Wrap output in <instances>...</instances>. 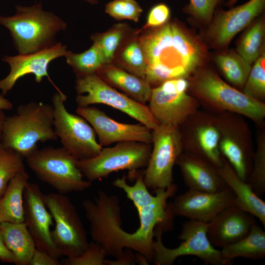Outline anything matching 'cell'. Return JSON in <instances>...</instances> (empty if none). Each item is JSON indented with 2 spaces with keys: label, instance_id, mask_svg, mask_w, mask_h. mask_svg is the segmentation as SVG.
<instances>
[{
  "label": "cell",
  "instance_id": "obj_33",
  "mask_svg": "<svg viewBox=\"0 0 265 265\" xmlns=\"http://www.w3.org/2000/svg\"><path fill=\"white\" fill-rule=\"evenodd\" d=\"M254 192L259 196L265 192V134L258 137L257 148L254 153L251 172L246 180Z\"/></svg>",
  "mask_w": 265,
  "mask_h": 265
},
{
  "label": "cell",
  "instance_id": "obj_2",
  "mask_svg": "<svg viewBox=\"0 0 265 265\" xmlns=\"http://www.w3.org/2000/svg\"><path fill=\"white\" fill-rule=\"evenodd\" d=\"M53 106L31 102L17 108L16 113L6 117L1 142L27 158L38 149V142L56 141Z\"/></svg>",
  "mask_w": 265,
  "mask_h": 265
},
{
  "label": "cell",
  "instance_id": "obj_39",
  "mask_svg": "<svg viewBox=\"0 0 265 265\" xmlns=\"http://www.w3.org/2000/svg\"><path fill=\"white\" fill-rule=\"evenodd\" d=\"M224 0H189L185 11L195 19L206 23L212 21L217 6Z\"/></svg>",
  "mask_w": 265,
  "mask_h": 265
},
{
  "label": "cell",
  "instance_id": "obj_20",
  "mask_svg": "<svg viewBox=\"0 0 265 265\" xmlns=\"http://www.w3.org/2000/svg\"><path fill=\"white\" fill-rule=\"evenodd\" d=\"M256 223L254 216L233 204L207 223V236L213 246L222 248L244 237Z\"/></svg>",
  "mask_w": 265,
  "mask_h": 265
},
{
  "label": "cell",
  "instance_id": "obj_41",
  "mask_svg": "<svg viewBox=\"0 0 265 265\" xmlns=\"http://www.w3.org/2000/svg\"><path fill=\"white\" fill-rule=\"evenodd\" d=\"M138 264L137 253L132 250L126 248L122 254L113 260L106 259L105 265H133Z\"/></svg>",
  "mask_w": 265,
  "mask_h": 265
},
{
  "label": "cell",
  "instance_id": "obj_32",
  "mask_svg": "<svg viewBox=\"0 0 265 265\" xmlns=\"http://www.w3.org/2000/svg\"><path fill=\"white\" fill-rule=\"evenodd\" d=\"M143 172L137 174L135 182L132 186L128 184L125 175L121 178L116 179L112 183L114 186L121 189L125 192L136 210L149 205L156 198V194L153 195L148 191V187L143 180Z\"/></svg>",
  "mask_w": 265,
  "mask_h": 265
},
{
  "label": "cell",
  "instance_id": "obj_10",
  "mask_svg": "<svg viewBox=\"0 0 265 265\" xmlns=\"http://www.w3.org/2000/svg\"><path fill=\"white\" fill-rule=\"evenodd\" d=\"M44 203L55 222L53 241L62 256L80 255L89 243L82 222L71 200L64 194H43Z\"/></svg>",
  "mask_w": 265,
  "mask_h": 265
},
{
  "label": "cell",
  "instance_id": "obj_46",
  "mask_svg": "<svg viewBox=\"0 0 265 265\" xmlns=\"http://www.w3.org/2000/svg\"><path fill=\"white\" fill-rule=\"evenodd\" d=\"M238 0H228L227 2V5L228 6H232L234 5Z\"/></svg>",
  "mask_w": 265,
  "mask_h": 265
},
{
  "label": "cell",
  "instance_id": "obj_37",
  "mask_svg": "<svg viewBox=\"0 0 265 265\" xmlns=\"http://www.w3.org/2000/svg\"><path fill=\"white\" fill-rule=\"evenodd\" d=\"M106 12L116 19L137 22L142 9L134 0H113L106 6Z\"/></svg>",
  "mask_w": 265,
  "mask_h": 265
},
{
  "label": "cell",
  "instance_id": "obj_40",
  "mask_svg": "<svg viewBox=\"0 0 265 265\" xmlns=\"http://www.w3.org/2000/svg\"><path fill=\"white\" fill-rule=\"evenodd\" d=\"M170 9L164 3H159L153 7L149 12L145 27H155L165 23L170 16Z\"/></svg>",
  "mask_w": 265,
  "mask_h": 265
},
{
  "label": "cell",
  "instance_id": "obj_44",
  "mask_svg": "<svg viewBox=\"0 0 265 265\" xmlns=\"http://www.w3.org/2000/svg\"><path fill=\"white\" fill-rule=\"evenodd\" d=\"M12 108V103L3 95H0V109L10 110Z\"/></svg>",
  "mask_w": 265,
  "mask_h": 265
},
{
  "label": "cell",
  "instance_id": "obj_6",
  "mask_svg": "<svg viewBox=\"0 0 265 265\" xmlns=\"http://www.w3.org/2000/svg\"><path fill=\"white\" fill-rule=\"evenodd\" d=\"M166 231L164 224L155 227L153 242V262L156 265H172L182 256L197 257L205 264L226 265L232 263L223 258L220 250L212 245L207 236V223L188 219L183 223L178 239L182 241L176 248L166 247L162 241V235Z\"/></svg>",
  "mask_w": 265,
  "mask_h": 265
},
{
  "label": "cell",
  "instance_id": "obj_45",
  "mask_svg": "<svg viewBox=\"0 0 265 265\" xmlns=\"http://www.w3.org/2000/svg\"><path fill=\"white\" fill-rule=\"evenodd\" d=\"M6 117L3 110L0 109V141H1L4 123Z\"/></svg>",
  "mask_w": 265,
  "mask_h": 265
},
{
  "label": "cell",
  "instance_id": "obj_21",
  "mask_svg": "<svg viewBox=\"0 0 265 265\" xmlns=\"http://www.w3.org/2000/svg\"><path fill=\"white\" fill-rule=\"evenodd\" d=\"M176 164L188 189L214 192L227 186L215 167L191 153L183 152Z\"/></svg>",
  "mask_w": 265,
  "mask_h": 265
},
{
  "label": "cell",
  "instance_id": "obj_23",
  "mask_svg": "<svg viewBox=\"0 0 265 265\" xmlns=\"http://www.w3.org/2000/svg\"><path fill=\"white\" fill-rule=\"evenodd\" d=\"M216 169L227 186L234 194V205L257 218L265 227V202L254 192L247 182L238 176L225 158L222 165Z\"/></svg>",
  "mask_w": 265,
  "mask_h": 265
},
{
  "label": "cell",
  "instance_id": "obj_13",
  "mask_svg": "<svg viewBox=\"0 0 265 265\" xmlns=\"http://www.w3.org/2000/svg\"><path fill=\"white\" fill-rule=\"evenodd\" d=\"M189 82L178 78L152 88L149 109L159 124L180 126L196 113L198 100L186 93Z\"/></svg>",
  "mask_w": 265,
  "mask_h": 265
},
{
  "label": "cell",
  "instance_id": "obj_35",
  "mask_svg": "<svg viewBox=\"0 0 265 265\" xmlns=\"http://www.w3.org/2000/svg\"><path fill=\"white\" fill-rule=\"evenodd\" d=\"M122 58L131 74L145 79L147 63L138 43L133 42L128 45L123 52Z\"/></svg>",
  "mask_w": 265,
  "mask_h": 265
},
{
  "label": "cell",
  "instance_id": "obj_19",
  "mask_svg": "<svg viewBox=\"0 0 265 265\" xmlns=\"http://www.w3.org/2000/svg\"><path fill=\"white\" fill-rule=\"evenodd\" d=\"M265 7V0H250L230 10L215 11L208 31L210 39L218 47L227 45L263 12Z\"/></svg>",
  "mask_w": 265,
  "mask_h": 265
},
{
  "label": "cell",
  "instance_id": "obj_11",
  "mask_svg": "<svg viewBox=\"0 0 265 265\" xmlns=\"http://www.w3.org/2000/svg\"><path fill=\"white\" fill-rule=\"evenodd\" d=\"M76 89L78 107L105 104L126 113L152 130L159 124L148 106L119 92L96 74L78 77Z\"/></svg>",
  "mask_w": 265,
  "mask_h": 265
},
{
  "label": "cell",
  "instance_id": "obj_17",
  "mask_svg": "<svg viewBox=\"0 0 265 265\" xmlns=\"http://www.w3.org/2000/svg\"><path fill=\"white\" fill-rule=\"evenodd\" d=\"M76 111L92 127L102 147L124 141L152 143V130L142 124L118 122L95 106L78 107Z\"/></svg>",
  "mask_w": 265,
  "mask_h": 265
},
{
  "label": "cell",
  "instance_id": "obj_12",
  "mask_svg": "<svg viewBox=\"0 0 265 265\" xmlns=\"http://www.w3.org/2000/svg\"><path fill=\"white\" fill-rule=\"evenodd\" d=\"M66 99L65 95L58 92L52 98L55 132L62 147L78 160L94 157L103 148L97 140L95 132L84 118L67 110L64 104Z\"/></svg>",
  "mask_w": 265,
  "mask_h": 265
},
{
  "label": "cell",
  "instance_id": "obj_42",
  "mask_svg": "<svg viewBox=\"0 0 265 265\" xmlns=\"http://www.w3.org/2000/svg\"><path fill=\"white\" fill-rule=\"evenodd\" d=\"M60 262L48 254L35 248L30 265H59Z\"/></svg>",
  "mask_w": 265,
  "mask_h": 265
},
{
  "label": "cell",
  "instance_id": "obj_34",
  "mask_svg": "<svg viewBox=\"0 0 265 265\" xmlns=\"http://www.w3.org/2000/svg\"><path fill=\"white\" fill-rule=\"evenodd\" d=\"M243 93L263 102L265 97V54L264 52L254 62L243 86Z\"/></svg>",
  "mask_w": 265,
  "mask_h": 265
},
{
  "label": "cell",
  "instance_id": "obj_36",
  "mask_svg": "<svg viewBox=\"0 0 265 265\" xmlns=\"http://www.w3.org/2000/svg\"><path fill=\"white\" fill-rule=\"evenodd\" d=\"M107 254L99 243L89 242L86 249L79 256L67 257L62 263L65 265H105Z\"/></svg>",
  "mask_w": 265,
  "mask_h": 265
},
{
  "label": "cell",
  "instance_id": "obj_5",
  "mask_svg": "<svg viewBox=\"0 0 265 265\" xmlns=\"http://www.w3.org/2000/svg\"><path fill=\"white\" fill-rule=\"evenodd\" d=\"M82 206L90 225L92 240L104 248L107 256L119 257L128 248L130 233L122 227L118 196L100 190L93 200H83Z\"/></svg>",
  "mask_w": 265,
  "mask_h": 265
},
{
  "label": "cell",
  "instance_id": "obj_4",
  "mask_svg": "<svg viewBox=\"0 0 265 265\" xmlns=\"http://www.w3.org/2000/svg\"><path fill=\"white\" fill-rule=\"evenodd\" d=\"M197 100L219 110L244 116L257 123L265 117V104L228 84L213 71L200 68L189 81Z\"/></svg>",
  "mask_w": 265,
  "mask_h": 265
},
{
  "label": "cell",
  "instance_id": "obj_30",
  "mask_svg": "<svg viewBox=\"0 0 265 265\" xmlns=\"http://www.w3.org/2000/svg\"><path fill=\"white\" fill-rule=\"evenodd\" d=\"M67 63L73 67L78 77L89 74H96L105 64L102 52L94 42L87 51L80 53L67 51L65 55Z\"/></svg>",
  "mask_w": 265,
  "mask_h": 265
},
{
  "label": "cell",
  "instance_id": "obj_22",
  "mask_svg": "<svg viewBox=\"0 0 265 265\" xmlns=\"http://www.w3.org/2000/svg\"><path fill=\"white\" fill-rule=\"evenodd\" d=\"M200 121L192 127L191 141L193 145L188 146L186 152L217 168L222 165L224 159L219 148L221 132L218 119L205 117Z\"/></svg>",
  "mask_w": 265,
  "mask_h": 265
},
{
  "label": "cell",
  "instance_id": "obj_25",
  "mask_svg": "<svg viewBox=\"0 0 265 265\" xmlns=\"http://www.w3.org/2000/svg\"><path fill=\"white\" fill-rule=\"evenodd\" d=\"M97 75L108 84L119 88L125 95L143 105L149 101L152 87L144 79L111 66L104 69Z\"/></svg>",
  "mask_w": 265,
  "mask_h": 265
},
{
  "label": "cell",
  "instance_id": "obj_1",
  "mask_svg": "<svg viewBox=\"0 0 265 265\" xmlns=\"http://www.w3.org/2000/svg\"><path fill=\"white\" fill-rule=\"evenodd\" d=\"M140 46L147 65H160L184 72L188 78L202 68L207 51L196 37L167 23L145 36Z\"/></svg>",
  "mask_w": 265,
  "mask_h": 265
},
{
  "label": "cell",
  "instance_id": "obj_47",
  "mask_svg": "<svg viewBox=\"0 0 265 265\" xmlns=\"http://www.w3.org/2000/svg\"><path fill=\"white\" fill-rule=\"evenodd\" d=\"M85 0L92 2V3H94L96 1V0Z\"/></svg>",
  "mask_w": 265,
  "mask_h": 265
},
{
  "label": "cell",
  "instance_id": "obj_31",
  "mask_svg": "<svg viewBox=\"0 0 265 265\" xmlns=\"http://www.w3.org/2000/svg\"><path fill=\"white\" fill-rule=\"evenodd\" d=\"M24 159L21 155L7 147L0 141V197L11 179L25 169Z\"/></svg>",
  "mask_w": 265,
  "mask_h": 265
},
{
  "label": "cell",
  "instance_id": "obj_24",
  "mask_svg": "<svg viewBox=\"0 0 265 265\" xmlns=\"http://www.w3.org/2000/svg\"><path fill=\"white\" fill-rule=\"evenodd\" d=\"M28 180V174L24 169L9 183L0 197V223L24 222V191Z\"/></svg>",
  "mask_w": 265,
  "mask_h": 265
},
{
  "label": "cell",
  "instance_id": "obj_7",
  "mask_svg": "<svg viewBox=\"0 0 265 265\" xmlns=\"http://www.w3.org/2000/svg\"><path fill=\"white\" fill-rule=\"evenodd\" d=\"M26 159L38 178L59 193L81 192L91 186V182L84 180L78 159L62 147L37 149Z\"/></svg>",
  "mask_w": 265,
  "mask_h": 265
},
{
  "label": "cell",
  "instance_id": "obj_29",
  "mask_svg": "<svg viewBox=\"0 0 265 265\" xmlns=\"http://www.w3.org/2000/svg\"><path fill=\"white\" fill-rule=\"evenodd\" d=\"M265 25L263 19L254 23L244 34L237 47V53L252 65L264 53Z\"/></svg>",
  "mask_w": 265,
  "mask_h": 265
},
{
  "label": "cell",
  "instance_id": "obj_8",
  "mask_svg": "<svg viewBox=\"0 0 265 265\" xmlns=\"http://www.w3.org/2000/svg\"><path fill=\"white\" fill-rule=\"evenodd\" d=\"M152 149L143 180L148 188L166 189L173 183V169L183 152L180 126L160 124L152 130Z\"/></svg>",
  "mask_w": 265,
  "mask_h": 265
},
{
  "label": "cell",
  "instance_id": "obj_27",
  "mask_svg": "<svg viewBox=\"0 0 265 265\" xmlns=\"http://www.w3.org/2000/svg\"><path fill=\"white\" fill-rule=\"evenodd\" d=\"M223 258L232 262L236 258L259 260L265 257V232L257 224L239 240L221 248Z\"/></svg>",
  "mask_w": 265,
  "mask_h": 265
},
{
  "label": "cell",
  "instance_id": "obj_38",
  "mask_svg": "<svg viewBox=\"0 0 265 265\" xmlns=\"http://www.w3.org/2000/svg\"><path fill=\"white\" fill-rule=\"evenodd\" d=\"M123 36V30L118 27L93 37L94 42L97 44L102 52L105 64L112 60Z\"/></svg>",
  "mask_w": 265,
  "mask_h": 265
},
{
  "label": "cell",
  "instance_id": "obj_3",
  "mask_svg": "<svg viewBox=\"0 0 265 265\" xmlns=\"http://www.w3.org/2000/svg\"><path fill=\"white\" fill-rule=\"evenodd\" d=\"M16 8L14 16H0V25L10 31L19 53H35L55 44V35L66 26L54 14L44 11L40 3Z\"/></svg>",
  "mask_w": 265,
  "mask_h": 265
},
{
  "label": "cell",
  "instance_id": "obj_15",
  "mask_svg": "<svg viewBox=\"0 0 265 265\" xmlns=\"http://www.w3.org/2000/svg\"><path fill=\"white\" fill-rule=\"evenodd\" d=\"M67 51L66 46L59 42L35 53L4 56L2 60L9 65L10 72L5 78L0 80L1 95H5L11 90L20 78L31 74L34 75L35 81L38 83L41 82L44 77H47L57 92L65 95L50 78L48 68L52 61L65 56Z\"/></svg>",
  "mask_w": 265,
  "mask_h": 265
},
{
  "label": "cell",
  "instance_id": "obj_18",
  "mask_svg": "<svg viewBox=\"0 0 265 265\" xmlns=\"http://www.w3.org/2000/svg\"><path fill=\"white\" fill-rule=\"evenodd\" d=\"M220 130L219 148L222 156L238 176L246 181L252 168L254 153L233 117L226 114L218 118Z\"/></svg>",
  "mask_w": 265,
  "mask_h": 265
},
{
  "label": "cell",
  "instance_id": "obj_9",
  "mask_svg": "<svg viewBox=\"0 0 265 265\" xmlns=\"http://www.w3.org/2000/svg\"><path fill=\"white\" fill-rule=\"evenodd\" d=\"M152 149L150 143L118 142L111 147L103 148L94 157L77 160V165L83 176L92 183L119 170L136 171L146 167Z\"/></svg>",
  "mask_w": 265,
  "mask_h": 265
},
{
  "label": "cell",
  "instance_id": "obj_43",
  "mask_svg": "<svg viewBox=\"0 0 265 265\" xmlns=\"http://www.w3.org/2000/svg\"><path fill=\"white\" fill-rule=\"evenodd\" d=\"M0 261L3 263L17 265V260L13 253L8 248L0 231Z\"/></svg>",
  "mask_w": 265,
  "mask_h": 265
},
{
  "label": "cell",
  "instance_id": "obj_28",
  "mask_svg": "<svg viewBox=\"0 0 265 265\" xmlns=\"http://www.w3.org/2000/svg\"><path fill=\"white\" fill-rule=\"evenodd\" d=\"M215 62L226 78L232 83L243 87L252 65L237 52L230 51L215 57Z\"/></svg>",
  "mask_w": 265,
  "mask_h": 265
},
{
  "label": "cell",
  "instance_id": "obj_26",
  "mask_svg": "<svg viewBox=\"0 0 265 265\" xmlns=\"http://www.w3.org/2000/svg\"><path fill=\"white\" fill-rule=\"evenodd\" d=\"M0 231L6 245L16 258L17 265H30L36 247L25 223H0Z\"/></svg>",
  "mask_w": 265,
  "mask_h": 265
},
{
  "label": "cell",
  "instance_id": "obj_14",
  "mask_svg": "<svg viewBox=\"0 0 265 265\" xmlns=\"http://www.w3.org/2000/svg\"><path fill=\"white\" fill-rule=\"evenodd\" d=\"M234 194L227 186L214 192L188 189L168 204L174 216L208 223L222 210L234 204Z\"/></svg>",
  "mask_w": 265,
  "mask_h": 265
},
{
  "label": "cell",
  "instance_id": "obj_16",
  "mask_svg": "<svg viewBox=\"0 0 265 265\" xmlns=\"http://www.w3.org/2000/svg\"><path fill=\"white\" fill-rule=\"evenodd\" d=\"M43 194L36 184L28 183L24 191V221L37 249L58 259L62 256L51 236L52 214L46 206Z\"/></svg>",
  "mask_w": 265,
  "mask_h": 265
}]
</instances>
